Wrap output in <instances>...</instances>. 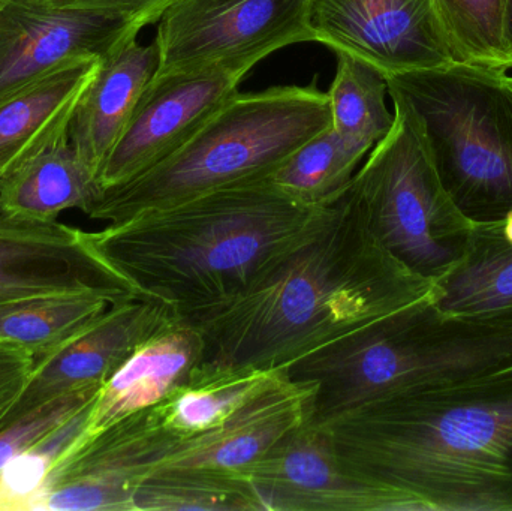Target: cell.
Returning <instances> with one entry per match:
<instances>
[{"label": "cell", "mask_w": 512, "mask_h": 511, "mask_svg": "<svg viewBox=\"0 0 512 511\" xmlns=\"http://www.w3.org/2000/svg\"><path fill=\"white\" fill-rule=\"evenodd\" d=\"M174 317L167 306L150 300L110 306L71 341L36 362L17 401L0 420V429L59 396L104 386L138 345Z\"/></svg>", "instance_id": "cell-15"}, {"label": "cell", "mask_w": 512, "mask_h": 511, "mask_svg": "<svg viewBox=\"0 0 512 511\" xmlns=\"http://www.w3.org/2000/svg\"><path fill=\"white\" fill-rule=\"evenodd\" d=\"M364 158L330 126L294 150L271 174L270 182L307 206H327L351 186Z\"/></svg>", "instance_id": "cell-25"}, {"label": "cell", "mask_w": 512, "mask_h": 511, "mask_svg": "<svg viewBox=\"0 0 512 511\" xmlns=\"http://www.w3.org/2000/svg\"><path fill=\"white\" fill-rule=\"evenodd\" d=\"M101 191L95 174L71 143H63L21 164L0 180V210L57 221L68 209L86 212Z\"/></svg>", "instance_id": "cell-21"}, {"label": "cell", "mask_w": 512, "mask_h": 511, "mask_svg": "<svg viewBox=\"0 0 512 511\" xmlns=\"http://www.w3.org/2000/svg\"><path fill=\"white\" fill-rule=\"evenodd\" d=\"M8 2H9V0H0V9H2L3 6H5L6 3H8Z\"/></svg>", "instance_id": "cell-33"}, {"label": "cell", "mask_w": 512, "mask_h": 511, "mask_svg": "<svg viewBox=\"0 0 512 511\" xmlns=\"http://www.w3.org/2000/svg\"><path fill=\"white\" fill-rule=\"evenodd\" d=\"M327 207L300 203L270 179L251 180L86 231V240L135 299L186 318L246 290Z\"/></svg>", "instance_id": "cell-3"}, {"label": "cell", "mask_w": 512, "mask_h": 511, "mask_svg": "<svg viewBox=\"0 0 512 511\" xmlns=\"http://www.w3.org/2000/svg\"><path fill=\"white\" fill-rule=\"evenodd\" d=\"M343 470L426 511H512V360L319 423Z\"/></svg>", "instance_id": "cell-2"}, {"label": "cell", "mask_w": 512, "mask_h": 511, "mask_svg": "<svg viewBox=\"0 0 512 511\" xmlns=\"http://www.w3.org/2000/svg\"><path fill=\"white\" fill-rule=\"evenodd\" d=\"M330 126L328 95L315 81L237 92L182 149L122 185L101 189L84 213L116 224L225 186L270 179L294 150Z\"/></svg>", "instance_id": "cell-5"}, {"label": "cell", "mask_w": 512, "mask_h": 511, "mask_svg": "<svg viewBox=\"0 0 512 511\" xmlns=\"http://www.w3.org/2000/svg\"><path fill=\"white\" fill-rule=\"evenodd\" d=\"M259 511L248 482L234 471L161 470L141 483L134 511Z\"/></svg>", "instance_id": "cell-26"}, {"label": "cell", "mask_w": 512, "mask_h": 511, "mask_svg": "<svg viewBox=\"0 0 512 511\" xmlns=\"http://www.w3.org/2000/svg\"><path fill=\"white\" fill-rule=\"evenodd\" d=\"M204 342L194 324L174 317L138 345L102 386L87 432L155 407L186 386L203 363Z\"/></svg>", "instance_id": "cell-17"}, {"label": "cell", "mask_w": 512, "mask_h": 511, "mask_svg": "<svg viewBox=\"0 0 512 511\" xmlns=\"http://www.w3.org/2000/svg\"><path fill=\"white\" fill-rule=\"evenodd\" d=\"M101 389L102 387H96L59 396L0 429V471L15 456L35 446L42 438L63 425L69 417L86 407L99 395Z\"/></svg>", "instance_id": "cell-29"}, {"label": "cell", "mask_w": 512, "mask_h": 511, "mask_svg": "<svg viewBox=\"0 0 512 511\" xmlns=\"http://www.w3.org/2000/svg\"><path fill=\"white\" fill-rule=\"evenodd\" d=\"M80 294L135 299L90 249L86 231L0 210V306Z\"/></svg>", "instance_id": "cell-14"}, {"label": "cell", "mask_w": 512, "mask_h": 511, "mask_svg": "<svg viewBox=\"0 0 512 511\" xmlns=\"http://www.w3.org/2000/svg\"><path fill=\"white\" fill-rule=\"evenodd\" d=\"M158 68V45L140 44L137 36L101 60L69 129V143L96 180Z\"/></svg>", "instance_id": "cell-18"}, {"label": "cell", "mask_w": 512, "mask_h": 511, "mask_svg": "<svg viewBox=\"0 0 512 511\" xmlns=\"http://www.w3.org/2000/svg\"><path fill=\"white\" fill-rule=\"evenodd\" d=\"M387 78L367 63L337 53V69L328 90L331 128L363 156L391 131L394 111L388 110Z\"/></svg>", "instance_id": "cell-24"}, {"label": "cell", "mask_w": 512, "mask_h": 511, "mask_svg": "<svg viewBox=\"0 0 512 511\" xmlns=\"http://www.w3.org/2000/svg\"><path fill=\"white\" fill-rule=\"evenodd\" d=\"M409 105L445 191L472 222L512 213V77L454 62L387 77Z\"/></svg>", "instance_id": "cell-6"}, {"label": "cell", "mask_w": 512, "mask_h": 511, "mask_svg": "<svg viewBox=\"0 0 512 511\" xmlns=\"http://www.w3.org/2000/svg\"><path fill=\"white\" fill-rule=\"evenodd\" d=\"M282 371H200L186 386L155 405L165 428L177 437L203 434L221 425Z\"/></svg>", "instance_id": "cell-23"}, {"label": "cell", "mask_w": 512, "mask_h": 511, "mask_svg": "<svg viewBox=\"0 0 512 511\" xmlns=\"http://www.w3.org/2000/svg\"><path fill=\"white\" fill-rule=\"evenodd\" d=\"M435 296V282L412 272L376 239L349 186L313 230L246 290L185 320L203 338L200 371H286Z\"/></svg>", "instance_id": "cell-1"}, {"label": "cell", "mask_w": 512, "mask_h": 511, "mask_svg": "<svg viewBox=\"0 0 512 511\" xmlns=\"http://www.w3.org/2000/svg\"><path fill=\"white\" fill-rule=\"evenodd\" d=\"M456 62L508 72V0H435Z\"/></svg>", "instance_id": "cell-27"}, {"label": "cell", "mask_w": 512, "mask_h": 511, "mask_svg": "<svg viewBox=\"0 0 512 511\" xmlns=\"http://www.w3.org/2000/svg\"><path fill=\"white\" fill-rule=\"evenodd\" d=\"M234 473L251 486L259 511H426L403 492L343 470L327 432L307 423Z\"/></svg>", "instance_id": "cell-11"}, {"label": "cell", "mask_w": 512, "mask_h": 511, "mask_svg": "<svg viewBox=\"0 0 512 511\" xmlns=\"http://www.w3.org/2000/svg\"><path fill=\"white\" fill-rule=\"evenodd\" d=\"M101 60L69 63L0 102L2 177L39 153L68 143L78 104Z\"/></svg>", "instance_id": "cell-19"}, {"label": "cell", "mask_w": 512, "mask_h": 511, "mask_svg": "<svg viewBox=\"0 0 512 511\" xmlns=\"http://www.w3.org/2000/svg\"><path fill=\"white\" fill-rule=\"evenodd\" d=\"M35 365L29 351L0 341V420L17 401Z\"/></svg>", "instance_id": "cell-31"}, {"label": "cell", "mask_w": 512, "mask_h": 511, "mask_svg": "<svg viewBox=\"0 0 512 511\" xmlns=\"http://www.w3.org/2000/svg\"><path fill=\"white\" fill-rule=\"evenodd\" d=\"M505 32H507V39L512 48V0H508L507 26H505Z\"/></svg>", "instance_id": "cell-32"}, {"label": "cell", "mask_w": 512, "mask_h": 511, "mask_svg": "<svg viewBox=\"0 0 512 511\" xmlns=\"http://www.w3.org/2000/svg\"><path fill=\"white\" fill-rule=\"evenodd\" d=\"M435 285L445 314L512 321V213L474 224L462 260Z\"/></svg>", "instance_id": "cell-20"}, {"label": "cell", "mask_w": 512, "mask_h": 511, "mask_svg": "<svg viewBox=\"0 0 512 511\" xmlns=\"http://www.w3.org/2000/svg\"><path fill=\"white\" fill-rule=\"evenodd\" d=\"M310 39L385 78L456 62L435 0H307Z\"/></svg>", "instance_id": "cell-10"}, {"label": "cell", "mask_w": 512, "mask_h": 511, "mask_svg": "<svg viewBox=\"0 0 512 511\" xmlns=\"http://www.w3.org/2000/svg\"><path fill=\"white\" fill-rule=\"evenodd\" d=\"M313 386L280 372L221 425L183 438L161 470L234 471L254 464L307 422Z\"/></svg>", "instance_id": "cell-16"}, {"label": "cell", "mask_w": 512, "mask_h": 511, "mask_svg": "<svg viewBox=\"0 0 512 511\" xmlns=\"http://www.w3.org/2000/svg\"><path fill=\"white\" fill-rule=\"evenodd\" d=\"M54 8L90 9L122 15L140 29L158 23L174 0H38Z\"/></svg>", "instance_id": "cell-30"}, {"label": "cell", "mask_w": 512, "mask_h": 511, "mask_svg": "<svg viewBox=\"0 0 512 511\" xmlns=\"http://www.w3.org/2000/svg\"><path fill=\"white\" fill-rule=\"evenodd\" d=\"M512 360V321L448 315L435 300L382 318L286 369L313 386L307 425L364 402L471 377Z\"/></svg>", "instance_id": "cell-4"}, {"label": "cell", "mask_w": 512, "mask_h": 511, "mask_svg": "<svg viewBox=\"0 0 512 511\" xmlns=\"http://www.w3.org/2000/svg\"><path fill=\"white\" fill-rule=\"evenodd\" d=\"M107 297L50 296L0 306V341L29 351L36 362L59 350L110 306Z\"/></svg>", "instance_id": "cell-22"}, {"label": "cell", "mask_w": 512, "mask_h": 511, "mask_svg": "<svg viewBox=\"0 0 512 511\" xmlns=\"http://www.w3.org/2000/svg\"><path fill=\"white\" fill-rule=\"evenodd\" d=\"M242 80L218 68L155 75L99 170L101 189L122 185L182 149Z\"/></svg>", "instance_id": "cell-12"}, {"label": "cell", "mask_w": 512, "mask_h": 511, "mask_svg": "<svg viewBox=\"0 0 512 511\" xmlns=\"http://www.w3.org/2000/svg\"><path fill=\"white\" fill-rule=\"evenodd\" d=\"M0 180H2V171H0Z\"/></svg>", "instance_id": "cell-34"}, {"label": "cell", "mask_w": 512, "mask_h": 511, "mask_svg": "<svg viewBox=\"0 0 512 511\" xmlns=\"http://www.w3.org/2000/svg\"><path fill=\"white\" fill-rule=\"evenodd\" d=\"M96 398L0 471V511L32 509L57 459L86 431Z\"/></svg>", "instance_id": "cell-28"}, {"label": "cell", "mask_w": 512, "mask_h": 511, "mask_svg": "<svg viewBox=\"0 0 512 511\" xmlns=\"http://www.w3.org/2000/svg\"><path fill=\"white\" fill-rule=\"evenodd\" d=\"M307 0H174L158 21L155 75L218 68L245 78L262 59L310 42Z\"/></svg>", "instance_id": "cell-8"}, {"label": "cell", "mask_w": 512, "mask_h": 511, "mask_svg": "<svg viewBox=\"0 0 512 511\" xmlns=\"http://www.w3.org/2000/svg\"><path fill=\"white\" fill-rule=\"evenodd\" d=\"M390 96L393 128L370 150L351 191L382 246L436 282L462 260L474 224L445 191L411 108Z\"/></svg>", "instance_id": "cell-7"}, {"label": "cell", "mask_w": 512, "mask_h": 511, "mask_svg": "<svg viewBox=\"0 0 512 511\" xmlns=\"http://www.w3.org/2000/svg\"><path fill=\"white\" fill-rule=\"evenodd\" d=\"M140 30L111 12L9 0L0 9V102L69 63L104 59Z\"/></svg>", "instance_id": "cell-13"}, {"label": "cell", "mask_w": 512, "mask_h": 511, "mask_svg": "<svg viewBox=\"0 0 512 511\" xmlns=\"http://www.w3.org/2000/svg\"><path fill=\"white\" fill-rule=\"evenodd\" d=\"M180 440L155 407L84 431L57 459L30 511H134L135 492Z\"/></svg>", "instance_id": "cell-9"}]
</instances>
